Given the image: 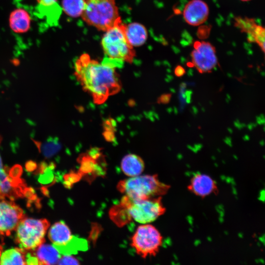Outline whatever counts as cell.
Returning a JSON list of instances; mask_svg holds the SVG:
<instances>
[{
	"label": "cell",
	"instance_id": "cell-1",
	"mask_svg": "<svg viewBox=\"0 0 265 265\" xmlns=\"http://www.w3.org/2000/svg\"><path fill=\"white\" fill-rule=\"evenodd\" d=\"M120 65L107 58L101 62L86 53L75 61L74 74L84 90L96 104H102L121 88L116 67Z\"/></svg>",
	"mask_w": 265,
	"mask_h": 265
},
{
	"label": "cell",
	"instance_id": "cell-2",
	"mask_svg": "<svg viewBox=\"0 0 265 265\" xmlns=\"http://www.w3.org/2000/svg\"><path fill=\"white\" fill-rule=\"evenodd\" d=\"M169 185L161 182L157 174L144 175L120 180L118 190L133 200L162 196L167 193Z\"/></svg>",
	"mask_w": 265,
	"mask_h": 265
},
{
	"label": "cell",
	"instance_id": "cell-3",
	"mask_svg": "<svg viewBox=\"0 0 265 265\" xmlns=\"http://www.w3.org/2000/svg\"><path fill=\"white\" fill-rule=\"evenodd\" d=\"M80 17L87 25L104 32L121 21L115 0H85Z\"/></svg>",
	"mask_w": 265,
	"mask_h": 265
},
{
	"label": "cell",
	"instance_id": "cell-4",
	"mask_svg": "<svg viewBox=\"0 0 265 265\" xmlns=\"http://www.w3.org/2000/svg\"><path fill=\"white\" fill-rule=\"evenodd\" d=\"M101 44L107 58L118 63H131L135 56L134 48L125 36L122 20L105 31Z\"/></svg>",
	"mask_w": 265,
	"mask_h": 265
},
{
	"label": "cell",
	"instance_id": "cell-5",
	"mask_svg": "<svg viewBox=\"0 0 265 265\" xmlns=\"http://www.w3.org/2000/svg\"><path fill=\"white\" fill-rule=\"evenodd\" d=\"M49 227L46 219L23 217L15 230V241L19 248L25 251H32L45 241Z\"/></svg>",
	"mask_w": 265,
	"mask_h": 265
},
{
	"label": "cell",
	"instance_id": "cell-6",
	"mask_svg": "<svg viewBox=\"0 0 265 265\" xmlns=\"http://www.w3.org/2000/svg\"><path fill=\"white\" fill-rule=\"evenodd\" d=\"M163 238L153 225L142 224L136 229L131 238V246L143 259L155 256L162 245Z\"/></svg>",
	"mask_w": 265,
	"mask_h": 265
},
{
	"label": "cell",
	"instance_id": "cell-7",
	"mask_svg": "<svg viewBox=\"0 0 265 265\" xmlns=\"http://www.w3.org/2000/svg\"><path fill=\"white\" fill-rule=\"evenodd\" d=\"M132 219L141 224L155 221L166 212L161 196L144 200H133L124 195Z\"/></svg>",
	"mask_w": 265,
	"mask_h": 265
},
{
	"label": "cell",
	"instance_id": "cell-8",
	"mask_svg": "<svg viewBox=\"0 0 265 265\" xmlns=\"http://www.w3.org/2000/svg\"><path fill=\"white\" fill-rule=\"evenodd\" d=\"M48 238L52 244L62 255H72L80 250L78 238L72 234L68 225L60 221L54 223L49 229Z\"/></svg>",
	"mask_w": 265,
	"mask_h": 265
},
{
	"label": "cell",
	"instance_id": "cell-9",
	"mask_svg": "<svg viewBox=\"0 0 265 265\" xmlns=\"http://www.w3.org/2000/svg\"><path fill=\"white\" fill-rule=\"evenodd\" d=\"M191 57L193 66L201 73L211 71L217 64L215 49L208 42L196 41Z\"/></svg>",
	"mask_w": 265,
	"mask_h": 265
},
{
	"label": "cell",
	"instance_id": "cell-10",
	"mask_svg": "<svg viewBox=\"0 0 265 265\" xmlns=\"http://www.w3.org/2000/svg\"><path fill=\"white\" fill-rule=\"evenodd\" d=\"M24 217L23 210L13 201L0 199V235L7 236L14 231Z\"/></svg>",
	"mask_w": 265,
	"mask_h": 265
},
{
	"label": "cell",
	"instance_id": "cell-11",
	"mask_svg": "<svg viewBox=\"0 0 265 265\" xmlns=\"http://www.w3.org/2000/svg\"><path fill=\"white\" fill-rule=\"evenodd\" d=\"M183 14L186 23L192 26H198L207 20L209 8L202 0H191L185 5Z\"/></svg>",
	"mask_w": 265,
	"mask_h": 265
},
{
	"label": "cell",
	"instance_id": "cell-12",
	"mask_svg": "<svg viewBox=\"0 0 265 265\" xmlns=\"http://www.w3.org/2000/svg\"><path fill=\"white\" fill-rule=\"evenodd\" d=\"M187 189L191 193L201 198L218 193L216 182L210 176L200 173L195 174L191 178Z\"/></svg>",
	"mask_w": 265,
	"mask_h": 265
},
{
	"label": "cell",
	"instance_id": "cell-13",
	"mask_svg": "<svg viewBox=\"0 0 265 265\" xmlns=\"http://www.w3.org/2000/svg\"><path fill=\"white\" fill-rule=\"evenodd\" d=\"M235 25L248 34L249 42L256 43L265 52V32L263 26L257 25L253 19L247 17H237L235 19Z\"/></svg>",
	"mask_w": 265,
	"mask_h": 265
},
{
	"label": "cell",
	"instance_id": "cell-14",
	"mask_svg": "<svg viewBox=\"0 0 265 265\" xmlns=\"http://www.w3.org/2000/svg\"><path fill=\"white\" fill-rule=\"evenodd\" d=\"M124 30L129 43L134 48L142 46L148 38V31L142 24L137 22L124 23Z\"/></svg>",
	"mask_w": 265,
	"mask_h": 265
},
{
	"label": "cell",
	"instance_id": "cell-15",
	"mask_svg": "<svg viewBox=\"0 0 265 265\" xmlns=\"http://www.w3.org/2000/svg\"><path fill=\"white\" fill-rule=\"evenodd\" d=\"M9 24L11 29L14 32L26 33L30 27V16L26 10L22 8L15 9L10 14Z\"/></svg>",
	"mask_w": 265,
	"mask_h": 265
},
{
	"label": "cell",
	"instance_id": "cell-16",
	"mask_svg": "<svg viewBox=\"0 0 265 265\" xmlns=\"http://www.w3.org/2000/svg\"><path fill=\"white\" fill-rule=\"evenodd\" d=\"M121 169L123 173L129 177L141 175L144 170L145 164L139 156L133 154L126 155L121 162Z\"/></svg>",
	"mask_w": 265,
	"mask_h": 265
},
{
	"label": "cell",
	"instance_id": "cell-17",
	"mask_svg": "<svg viewBox=\"0 0 265 265\" xmlns=\"http://www.w3.org/2000/svg\"><path fill=\"white\" fill-rule=\"evenodd\" d=\"M33 253L38 259L40 265H56L61 256L53 245L43 243L34 250Z\"/></svg>",
	"mask_w": 265,
	"mask_h": 265
},
{
	"label": "cell",
	"instance_id": "cell-18",
	"mask_svg": "<svg viewBox=\"0 0 265 265\" xmlns=\"http://www.w3.org/2000/svg\"><path fill=\"white\" fill-rule=\"evenodd\" d=\"M17 186L4 168L0 155V199L14 197L17 193Z\"/></svg>",
	"mask_w": 265,
	"mask_h": 265
},
{
	"label": "cell",
	"instance_id": "cell-19",
	"mask_svg": "<svg viewBox=\"0 0 265 265\" xmlns=\"http://www.w3.org/2000/svg\"><path fill=\"white\" fill-rule=\"evenodd\" d=\"M109 215L112 221L119 227L125 225L132 220L123 197L119 204L111 208L109 211Z\"/></svg>",
	"mask_w": 265,
	"mask_h": 265
},
{
	"label": "cell",
	"instance_id": "cell-20",
	"mask_svg": "<svg viewBox=\"0 0 265 265\" xmlns=\"http://www.w3.org/2000/svg\"><path fill=\"white\" fill-rule=\"evenodd\" d=\"M0 265H26L25 250L14 247L0 251Z\"/></svg>",
	"mask_w": 265,
	"mask_h": 265
},
{
	"label": "cell",
	"instance_id": "cell-21",
	"mask_svg": "<svg viewBox=\"0 0 265 265\" xmlns=\"http://www.w3.org/2000/svg\"><path fill=\"white\" fill-rule=\"evenodd\" d=\"M85 0H62L61 8L65 13L72 18L81 16Z\"/></svg>",
	"mask_w": 265,
	"mask_h": 265
},
{
	"label": "cell",
	"instance_id": "cell-22",
	"mask_svg": "<svg viewBox=\"0 0 265 265\" xmlns=\"http://www.w3.org/2000/svg\"><path fill=\"white\" fill-rule=\"evenodd\" d=\"M40 147L45 156L50 157L60 150L61 145L57 138H53L43 143Z\"/></svg>",
	"mask_w": 265,
	"mask_h": 265
},
{
	"label": "cell",
	"instance_id": "cell-23",
	"mask_svg": "<svg viewBox=\"0 0 265 265\" xmlns=\"http://www.w3.org/2000/svg\"><path fill=\"white\" fill-rule=\"evenodd\" d=\"M58 265H79V260L72 255H61L58 264Z\"/></svg>",
	"mask_w": 265,
	"mask_h": 265
},
{
	"label": "cell",
	"instance_id": "cell-24",
	"mask_svg": "<svg viewBox=\"0 0 265 265\" xmlns=\"http://www.w3.org/2000/svg\"><path fill=\"white\" fill-rule=\"evenodd\" d=\"M41 8H48L57 4V0H36Z\"/></svg>",
	"mask_w": 265,
	"mask_h": 265
},
{
	"label": "cell",
	"instance_id": "cell-25",
	"mask_svg": "<svg viewBox=\"0 0 265 265\" xmlns=\"http://www.w3.org/2000/svg\"><path fill=\"white\" fill-rule=\"evenodd\" d=\"M186 73V71L184 68L181 66H177L174 70L175 75L178 77L183 76Z\"/></svg>",
	"mask_w": 265,
	"mask_h": 265
},
{
	"label": "cell",
	"instance_id": "cell-26",
	"mask_svg": "<svg viewBox=\"0 0 265 265\" xmlns=\"http://www.w3.org/2000/svg\"><path fill=\"white\" fill-rule=\"evenodd\" d=\"M192 91L191 90H187L185 91L186 95V103L187 104L191 103V95L192 94Z\"/></svg>",
	"mask_w": 265,
	"mask_h": 265
},
{
	"label": "cell",
	"instance_id": "cell-27",
	"mask_svg": "<svg viewBox=\"0 0 265 265\" xmlns=\"http://www.w3.org/2000/svg\"><path fill=\"white\" fill-rule=\"evenodd\" d=\"M234 125L238 130H241L246 126L245 123H240L238 119H236L234 121Z\"/></svg>",
	"mask_w": 265,
	"mask_h": 265
},
{
	"label": "cell",
	"instance_id": "cell-28",
	"mask_svg": "<svg viewBox=\"0 0 265 265\" xmlns=\"http://www.w3.org/2000/svg\"><path fill=\"white\" fill-rule=\"evenodd\" d=\"M256 122L257 124H264L265 122V116L263 114H261L260 116H256Z\"/></svg>",
	"mask_w": 265,
	"mask_h": 265
},
{
	"label": "cell",
	"instance_id": "cell-29",
	"mask_svg": "<svg viewBox=\"0 0 265 265\" xmlns=\"http://www.w3.org/2000/svg\"><path fill=\"white\" fill-rule=\"evenodd\" d=\"M170 94H164L161 96V100L163 103H168L170 101Z\"/></svg>",
	"mask_w": 265,
	"mask_h": 265
},
{
	"label": "cell",
	"instance_id": "cell-30",
	"mask_svg": "<svg viewBox=\"0 0 265 265\" xmlns=\"http://www.w3.org/2000/svg\"><path fill=\"white\" fill-rule=\"evenodd\" d=\"M223 140L225 143H226L230 147L232 146V139L230 137H226Z\"/></svg>",
	"mask_w": 265,
	"mask_h": 265
},
{
	"label": "cell",
	"instance_id": "cell-31",
	"mask_svg": "<svg viewBox=\"0 0 265 265\" xmlns=\"http://www.w3.org/2000/svg\"><path fill=\"white\" fill-rule=\"evenodd\" d=\"M257 123H249L247 125V127L248 128V129L250 131H251L253 130V129L254 128H255L257 127Z\"/></svg>",
	"mask_w": 265,
	"mask_h": 265
},
{
	"label": "cell",
	"instance_id": "cell-32",
	"mask_svg": "<svg viewBox=\"0 0 265 265\" xmlns=\"http://www.w3.org/2000/svg\"><path fill=\"white\" fill-rule=\"evenodd\" d=\"M191 111L194 115H195L198 113V110L195 106H192Z\"/></svg>",
	"mask_w": 265,
	"mask_h": 265
},
{
	"label": "cell",
	"instance_id": "cell-33",
	"mask_svg": "<svg viewBox=\"0 0 265 265\" xmlns=\"http://www.w3.org/2000/svg\"><path fill=\"white\" fill-rule=\"evenodd\" d=\"M203 145L201 143L195 144L194 145V148L197 150H199L201 149Z\"/></svg>",
	"mask_w": 265,
	"mask_h": 265
},
{
	"label": "cell",
	"instance_id": "cell-34",
	"mask_svg": "<svg viewBox=\"0 0 265 265\" xmlns=\"http://www.w3.org/2000/svg\"><path fill=\"white\" fill-rule=\"evenodd\" d=\"M242 139H243L244 141H248L250 139V137L247 134H245L242 137Z\"/></svg>",
	"mask_w": 265,
	"mask_h": 265
},
{
	"label": "cell",
	"instance_id": "cell-35",
	"mask_svg": "<svg viewBox=\"0 0 265 265\" xmlns=\"http://www.w3.org/2000/svg\"><path fill=\"white\" fill-rule=\"evenodd\" d=\"M193 72H192V70H189L188 72V73H187V75L189 77H191L193 76Z\"/></svg>",
	"mask_w": 265,
	"mask_h": 265
},
{
	"label": "cell",
	"instance_id": "cell-36",
	"mask_svg": "<svg viewBox=\"0 0 265 265\" xmlns=\"http://www.w3.org/2000/svg\"><path fill=\"white\" fill-rule=\"evenodd\" d=\"M173 111H174V112L175 114H177L178 113V109L176 107H174V108H173Z\"/></svg>",
	"mask_w": 265,
	"mask_h": 265
},
{
	"label": "cell",
	"instance_id": "cell-37",
	"mask_svg": "<svg viewBox=\"0 0 265 265\" xmlns=\"http://www.w3.org/2000/svg\"><path fill=\"white\" fill-rule=\"evenodd\" d=\"M227 130L228 131V132L230 133H233V130L232 128H227Z\"/></svg>",
	"mask_w": 265,
	"mask_h": 265
},
{
	"label": "cell",
	"instance_id": "cell-38",
	"mask_svg": "<svg viewBox=\"0 0 265 265\" xmlns=\"http://www.w3.org/2000/svg\"><path fill=\"white\" fill-rule=\"evenodd\" d=\"M260 145L261 146H264V144H265V142H264V140H260V142H259Z\"/></svg>",
	"mask_w": 265,
	"mask_h": 265
},
{
	"label": "cell",
	"instance_id": "cell-39",
	"mask_svg": "<svg viewBox=\"0 0 265 265\" xmlns=\"http://www.w3.org/2000/svg\"><path fill=\"white\" fill-rule=\"evenodd\" d=\"M167 111L169 113H171L173 111V109L171 107H169L167 109Z\"/></svg>",
	"mask_w": 265,
	"mask_h": 265
},
{
	"label": "cell",
	"instance_id": "cell-40",
	"mask_svg": "<svg viewBox=\"0 0 265 265\" xmlns=\"http://www.w3.org/2000/svg\"><path fill=\"white\" fill-rule=\"evenodd\" d=\"M226 98H227L228 100H229L230 101L231 99V96L229 94H226Z\"/></svg>",
	"mask_w": 265,
	"mask_h": 265
},
{
	"label": "cell",
	"instance_id": "cell-41",
	"mask_svg": "<svg viewBox=\"0 0 265 265\" xmlns=\"http://www.w3.org/2000/svg\"><path fill=\"white\" fill-rule=\"evenodd\" d=\"M170 91H171V92L172 93H176V90L174 88H171L170 89Z\"/></svg>",
	"mask_w": 265,
	"mask_h": 265
},
{
	"label": "cell",
	"instance_id": "cell-42",
	"mask_svg": "<svg viewBox=\"0 0 265 265\" xmlns=\"http://www.w3.org/2000/svg\"><path fill=\"white\" fill-rule=\"evenodd\" d=\"M201 110L203 111V112H205V109L204 108V107H202L201 108Z\"/></svg>",
	"mask_w": 265,
	"mask_h": 265
},
{
	"label": "cell",
	"instance_id": "cell-43",
	"mask_svg": "<svg viewBox=\"0 0 265 265\" xmlns=\"http://www.w3.org/2000/svg\"><path fill=\"white\" fill-rule=\"evenodd\" d=\"M241 0L242 1H250L251 0Z\"/></svg>",
	"mask_w": 265,
	"mask_h": 265
},
{
	"label": "cell",
	"instance_id": "cell-44",
	"mask_svg": "<svg viewBox=\"0 0 265 265\" xmlns=\"http://www.w3.org/2000/svg\"><path fill=\"white\" fill-rule=\"evenodd\" d=\"M175 130H176V132H179V130L178 129H176Z\"/></svg>",
	"mask_w": 265,
	"mask_h": 265
},
{
	"label": "cell",
	"instance_id": "cell-45",
	"mask_svg": "<svg viewBox=\"0 0 265 265\" xmlns=\"http://www.w3.org/2000/svg\"><path fill=\"white\" fill-rule=\"evenodd\" d=\"M200 137L201 138H203V135H202V134H200Z\"/></svg>",
	"mask_w": 265,
	"mask_h": 265
},
{
	"label": "cell",
	"instance_id": "cell-46",
	"mask_svg": "<svg viewBox=\"0 0 265 265\" xmlns=\"http://www.w3.org/2000/svg\"><path fill=\"white\" fill-rule=\"evenodd\" d=\"M228 77L231 78L232 76L230 74V75L228 74Z\"/></svg>",
	"mask_w": 265,
	"mask_h": 265
},
{
	"label": "cell",
	"instance_id": "cell-47",
	"mask_svg": "<svg viewBox=\"0 0 265 265\" xmlns=\"http://www.w3.org/2000/svg\"><path fill=\"white\" fill-rule=\"evenodd\" d=\"M210 104H211V105H212V103L211 102H210Z\"/></svg>",
	"mask_w": 265,
	"mask_h": 265
}]
</instances>
